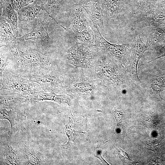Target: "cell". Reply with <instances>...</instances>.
Listing matches in <instances>:
<instances>
[{
	"mask_svg": "<svg viewBox=\"0 0 165 165\" xmlns=\"http://www.w3.org/2000/svg\"><path fill=\"white\" fill-rule=\"evenodd\" d=\"M120 159L125 162L134 163V161L130 160L128 154L122 149L115 147Z\"/></svg>",
	"mask_w": 165,
	"mask_h": 165,
	"instance_id": "cell-27",
	"label": "cell"
},
{
	"mask_svg": "<svg viewBox=\"0 0 165 165\" xmlns=\"http://www.w3.org/2000/svg\"><path fill=\"white\" fill-rule=\"evenodd\" d=\"M52 18L48 15L29 33L16 38L18 41L32 40L39 48L47 51L52 44L48 32V28Z\"/></svg>",
	"mask_w": 165,
	"mask_h": 165,
	"instance_id": "cell-8",
	"label": "cell"
},
{
	"mask_svg": "<svg viewBox=\"0 0 165 165\" xmlns=\"http://www.w3.org/2000/svg\"><path fill=\"white\" fill-rule=\"evenodd\" d=\"M148 150H150L155 152H159L161 147L160 141L154 139H151L147 142Z\"/></svg>",
	"mask_w": 165,
	"mask_h": 165,
	"instance_id": "cell-26",
	"label": "cell"
},
{
	"mask_svg": "<svg viewBox=\"0 0 165 165\" xmlns=\"http://www.w3.org/2000/svg\"><path fill=\"white\" fill-rule=\"evenodd\" d=\"M165 82V77L162 75L151 76L148 85V89L155 97L163 99L160 93Z\"/></svg>",
	"mask_w": 165,
	"mask_h": 165,
	"instance_id": "cell-22",
	"label": "cell"
},
{
	"mask_svg": "<svg viewBox=\"0 0 165 165\" xmlns=\"http://www.w3.org/2000/svg\"><path fill=\"white\" fill-rule=\"evenodd\" d=\"M17 12L13 8L10 0H0V16L9 24L16 38L19 33Z\"/></svg>",
	"mask_w": 165,
	"mask_h": 165,
	"instance_id": "cell-14",
	"label": "cell"
},
{
	"mask_svg": "<svg viewBox=\"0 0 165 165\" xmlns=\"http://www.w3.org/2000/svg\"><path fill=\"white\" fill-rule=\"evenodd\" d=\"M81 0H75L76 1V4L78 3L79 1H80Z\"/></svg>",
	"mask_w": 165,
	"mask_h": 165,
	"instance_id": "cell-34",
	"label": "cell"
},
{
	"mask_svg": "<svg viewBox=\"0 0 165 165\" xmlns=\"http://www.w3.org/2000/svg\"><path fill=\"white\" fill-rule=\"evenodd\" d=\"M31 40H16L14 45L2 46L4 51L0 52V55L11 63L13 69L12 71L22 76L53 68L51 56Z\"/></svg>",
	"mask_w": 165,
	"mask_h": 165,
	"instance_id": "cell-1",
	"label": "cell"
},
{
	"mask_svg": "<svg viewBox=\"0 0 165 165\" xmlns=\"http://www.w3.org/2000/svg\"><path fill=\"white\" fill-rule=\"evenodd\" d=\"M22 76L31 82L38 83L43 90L54 91L62 84L60 76L53 70V68Z\"/></svg>",
	"mask_w": 165,
	"mask_h": 165,
	"instance_id": "cell-9",
	"label": "cell"
},
{
	"mask_svg": "<svg viewBox=\"0 0 165 165\" xmlns=\"http://www.w3.org/2000/svg\"><path fill=\"white\" fill-rule=\"evenodd\" d=\"M17 13L18 28L26 32L31 31L49 15L39 0L19 9Z\"/></svg>",
	"mask_w": 165,
	"mask_h": 165,
	"instance_id": "cell-5",
	"label": "cell"
},
{
	"mask_svg": "<svg viewBox=\"0 0 165 165\" xmlns=\"http://www.w3.org/2000/svg\"><path fill=\"white\" fill-rule=\"evenodd\" d=\"M105 15L110 23L113 24L118 15L124 8V0H100Z\"/></svg>",
	"mask_w": 165,
	"mask_h": 165,
	"instance_id": "cell-15",
	"label": "cell"
},
{
	"mask_svg": "<svg viewBox=\"0 0 165 165\" xmlns=\"http://www.w3.org/2000/svg\"><path fill=\"white\" fill-rule=\"evenodd\" d=\"M70 111L71 114V117H69L68 123L65 125V132L68 138V141L66 144L63 145L64 148L67 149L70 148L72 143L74 141L76 137V133L78 132L83 133L82 132L76 131L75 130L73 116L70 109Z\"/></svg>",
	"mask_w": 165,
	"mask_h": 165,
	"instance_id": "cell-23",
	"label": "cell"
},
{
	"mask_svg": "<svg viewBox=\"0 0 165 165\" xmlns=\"http://www.w3.org/2000/svg\"><path fill=\"white\" fill-rule=\"evenodd\" d=\"M1 119H6L9 122L11 126V131L9 138H10L14 132L19 130L22 120L20 114L16 108L8 110L5 108H0Z\"/></svg>",
	"mask_w": 165,
	"mask_h": 165,
	"instance_id": "cell-16",
	"label": "cell"
},
{
	"mask_svg": "<svg viewBox=\"0 0 165 165\" xmlns=\"http://www.w3.org/2000/svg\"><path fill=\"white\" fill-rule=\"evenodd\" d=\"M116 123V126L115 131L113 135L117 132L121 126L123 120V115L122 111L118 108L115 107L112 110Z\"/></svg>",
	"mask_w": 165,
	"mask_h": 165,
	"instance_id": "cell-25",
	"label": "cell"
},
{
	"mask_svg": "<svg viewBox=\"0 0 165 165\" xmlns=\"http://www.w3.org/2000/svg\"><path fill=\"white\" fill-rule=\"evenodd\" d=\"M0 151L1 159L3 161V164H20L18 155L10 144L1 146Z\"/></svg>",
	"mask_w": 165,
	"mask_h": 165,
	"instance_id": "cell-19",
	"label": "cell"
},
{
	"mask_svg": "<svg viewBox=\"0 0 165 165\" xmlns=\"http://www.w3.org/2000/svg\"><path fill=\"white\" fill-rule=\"evenodd\" d=\"M0 75L1 77L5 70L6 66L8 64V60L0 55Z\"/></svg>",
	"mask_w": 165,
	"mask_h": 165,
	"instance_id": "cell-28",
	"label": "cell"
},
{
	"mask_svg": "<svg viewBox=\"0 0 165 165\" xmlns=\"http://www.w3.org/2000/svg\"><path fill=\"white\" fill-rule=\"evenodd\" d=\"M13 9L17 12L19 9L20 0H10Z\"/></svg>",
	"mask_w": 165,
	"mask_h": 165,
	"instance_id": "cell-30",
	"label": "cell"
},
{
	"mask_svg": "<svg viewBox=\"0 0 165 165\" xmlns=\"http://www.w3.org/2000/svg\"><path fill=\"white\" fill-rule=\"evenodd\" d=\"M102 72L105 77L112 82L118 81L119 80L114 70L108 66H104L102 69Z\"/></svg>",
	"mask_w": 165,
	"mask_h": 165,
	"instance_id": "cell-24",
	"label": "cell"
},
{
	"mask_svg": "<svg viewBox=\"0 0 165 165\" xmlns=\"http://www.w3.org/2000/svg\"><path fill=\"white\" fill-rule=\"evenodd\" d=\"M70 29L75 35L77 43L88 46L95 45L94 32L83 8L78 4L72 8Z\"/></svg>",
	"mask_w": 165,
	"mask_h": 165,
	"instance_id": "cell-2",
	"label": "cell"
},
{
	"mask_svg": "<svg viewBox=\"0 0 165 165\" xmlns=\"http://www.w3.org/2000/svg\"><path fill=\"white\" fill-rule=\"evenodd\" d=\"M131 44L129 60L125 71L131 84L139 87L142 83L138 76V66L144 53L148 50L146 44L142 40L140 34L138 32H135Z\"/></svg>",
	"mask_w": 165,
	"mask_h": 165,
	"instance_id": "cell-6",
	"label": "cell"
},
{
	"mask_svg": "<svg viewBox=\"0 0 165 165\" xmlns=\"http://www.w3.org/2000/svg\"><path fill=\"white\" fill-rule=\"evenodd\" d=\"M94 156L100 160L103 164L109 165L103 158L101 154V152L100 150H97L95 153Z\"/></svg>",
	"mask_w": 165,
	"mask_h": 165,
	"instance_id": "cell-29",
	"label": "cell"
},
{
	"mask_svg": "<svg viewBox=\"0 0 165 165\" xmlns=\"http://www.w3.org/2000/svg\"><path fill=\"white\" fill-rule=\"evenodd\" d=\"M135 14L138 24L141 27H157L165 24V13L144 2L138 8Z\"/></svg>",
	"mask_w": 165,
	"mask_h": 165,
	"instance_id": "cell-7",
	"label": "cell"
},
{
	"mask_svg": "<svg viewBox=\"0 0 165 165\" xmlns=\"http://www.w3.org/2000/svg\"><path fill=\"white\" fill-rule=\"evenodd\" d=\"M45 10L54 20L72 9L75 0H39Z\"/></svg>",
	"mask_w": 165,
	"mask_h": 165,
	"instance_id": "cell-12",
	"label": "cell"
},
{
	"mask_svg": "<svg viewBox=\"0 0 165 165\" xmlns=\"http://www.w3.org/2000/svg\"><path fill=\"white\" fill-rule=\"evenodd\" d=\"M10 26L0 16V47L15 44L16 38L14 35Z\"/></svg>",
	"mask_w": 165,
	"mask_h": 165,
	"instance_id": "cell-18",
	"label": "cell"
},
{
	"mask_svg": "<svg viewBox=\"0 0 165 165\" xmlns=\"http://www.w3.org/2000/svg\"><path fill=\"white\" fill-rule=\"evenodd\" d=\"M9 94H0L1 108L13 107L14 108L21 103H23L24 97L26 96L19 93L10 92Z\"/></svg>",
	"mask_w": 165,
	"mask_h": 165,
	"instance_id": "cell-21",
	"label": "cell"
},
{
	"mask_svg": "<svg viewBox=\"0 0 165 165\" xmlns=\"http://www.w3.org/2000/svg\"><path fill=\"white\" fill-rule=\"evenodd\" d=\"M138 1L139 2L140 6L144 2V0H138Z\"/></svg>",
	"mask_w": 165,
	"mask_h": 165,
	"instance_id": "cell-33",
	"label": "cell"
},
{
	"mask_svg": "<svg viewBox=\"0 0 165 165\" xmlns=\"http://www.w3.org/2000/svg\"><path fill=\"white\" fill-rule=\"evenodd\" d=\"M23 148L22 154L25 161L24 164L37 165L45 164L43 156L29 145H24Z\"/></svg>",
	"mask_w": 165,
	"mask_h": 165,
	"instance_id": "cell-20",
	"label": "cell"
},
{
	"mask_svg": "<svg viewBox=\"0 0 165 165\" xmlns=\"http://www.w3.org/2000/svg\"><path fill=\"white\" fill-rule=\"evenodd\" d=\"M0 89L7 90L25 96L42 90L38 83L29 81L12 70H4L0 77Z\"/></svg>",
	"mask_w": 165,
	"mask_h": 165,
	"instance_id": "cell-4",
	"label": "cell"
},
{
	"mask_svg": "<svg viewBox=\"0 0 165 165\" xmlns=\"http://www.w3.org/2000/svg\"><path fill=\"white\" fill-rule=\"evenodd\" d=\"M76 4L83 8L93 24L104 31L105 16L100 0H81Z\"/></svg>",
	"mask_w": 165,
	"mask_h": 165,
	"instance_id": "cell-11",
	"label": "cell"
},
{
	"mask_svg": "<svg viewBox=\"0 0 165 165\" xmlns=\"http://www.w3.org/2000/svg\"><path fill=\"white\" fill-rule=\"evenodd\" d=\"M88 46L77 43L69 49L67 58L71 64L78 67L86 68L90 64L92 56Z\"/></svg>",
	"mask_w": 165,
	"mask_h": 165,
	"instance_id": "cell-10",
	"label": "cell"
},
{
	"mask_svg": "<svg viewBox=\"0 0 165 165\" xmlns=\"http://www.w3.org/2000/svg\"><path fill=\"white\" fill-rule=\"evenodd\" d=\"M44 100L53 101L60 105L66 104L69 108L71 103L70 97L67 95H58L55 93L54 91H51L50 93H46L42 90L26 96L23 103L35 102Z\"/></svg>",
	"mask_w": 165,
	"mask_h": 165,
	"instance_id": "cell-13",
	"label": "cell"
},
{
	"mask_svg": "<svg viewBox=\"0 0 165 165\" xmlns=\"http://www.w3.org/2000/svg\"><path fill=\"white\" fill-rule=\"evenodd\" d=\"M165 53H164V54L161 55L159 56L158 57H157L156 58H155L154 59H153V60H152L150 61H148L147 62H146L145 64H148V63H149L150 62H152V61H154L160 58H161V57H165Z\"/></svg>",
	"mask_w": 165,
	"mask_h": 165,
	"instance_id": "cell-32",
	"label": "cell"
},
{
	"mask_svg": "<svg viewBox=\"0 0 165 165\" xmlns=\"http://www.w3.org/2000/svg\"><path fill=\"white\" fill-rule=\"evenodd\" d=\"M90 24L94 34L95 45L110 57L119 62L125 70L129 60L131 43H112L103 37L97 26L92 21H90Z\"/></svg>",
	"mask_w": 165,
	"mask_h": 165,
	"instance_id": "cell-3",
	"label": "cell"
},
{
	"mask_svg": "<svg viewBox=\"0 0 165 165\" xmlns=\"http://www.w3.org/2000/svg\"><path fill=\"white\" fill-rule=\"evenodd\" d=\"M165 39V28L151 29L146 45L148 50H156Z\"/></svg>",
	"mask_w": 165,
	"mask_h": 165,
	"instance_id": "cell-17",
	"label": "cell"
},
{
	"mask_svg": "<svg viewBox=\"0 0 165 165\" xmlns=\"http://www.w3.org/2000/svg\"><path fill=\"white\" fill-rule=\"evenodd\" d=\"M35 0H20L19 9L33 2Z\"/></svg>",
	"mask_w": 165,
	"mask_h": 165,
	"instance_id": "cell-31",
	"label": "cell"
}]
</instances>
